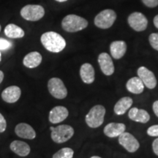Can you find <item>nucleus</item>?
Instances as JSON below:
<instances>
[{"instance_id":"f3484780","label":"nucleus","mask_w":158,"mask_h":158,"mask_svg":"<svg viewBox=\"0 0 158 158\" xmlns=\"http://www.w3.org/2000/svg\"><path fill=\"white\" fill-rule=\"evenodd\" d=\"M80 76L82 81L86 84H91L94 81V70L89 63L83 64L80 68Z\"/></svg>"},{"instance_id":"20e7f679","label":"nucleus","mask_w":158,"mask_h":158,"mask_svg":"<svg viewBox=\"0 0 158 158\" xmlns=\"http://www.w3.org/2000/svg\"><path fill=\"white\" fill-rule=\"evenodd\" d=\"M74 135V129L68 124H61L51 130V137L56 143H62L69 141Z\"/></svg>"},{"instance_id":"39448f33","label":"nucleus","mask_w":158,"mask_h":158,"mask_svg":"<svg viewBox=\"0 0 158 158\" xmlns=\"http://www.w3.org/2000/svg\"><path fill=\"white\" fill-rule=\"evenodd\" d=\"M116 19V14L113 10H104L94 18V24L98 28L106 29L111 27Z\"/></svg>"},{"instance_id":"9d476101","label":"nucleus","mask_w":158,"mask_h":158,"mask_svg":"<svg viewBox=\"0 0 158 158\" xmlns=\"http://www.w3.org/2000/svg\"><path fill=\"white\" fill-rule=\"evenodd\" d=\"M138 76L143 83L144 86H146L149 89H153L157 86V78L151 70L146 68V67H140L137 71Z\"/></svg>"},{"instance_id":"393cba45","label":"nucleus","mask_w":158,"mask_h":158,"mask_svg":"<svg viewBox=\"0 0 158 158\" xmlns=\"http://www.w3.org/2000/svg\"><path fill=\"white\" fill-rule=\"evenodd\" d=\"M149 41L151 46L154 49L158 51V34L157 33H152L149 35Z\"/></svg>"},{"instance_id":"7ed1b4c3","label":"nucleus","mask_w":158,"mask_h":158,"mask_svg":"<svg viewBox=\"0 0 158 158\" xmlns=\"http://www.w3.org/2000/svg\"><path fill=\"white\" fill-rule=\"evenodd\" d=\"M106 108L101 105L94 106L89 110L85 117V121L89 127L97 128L101 126L104 122Z\"/></svg>"},{"instance_id":"5701e85b","label":"nucleus","mask_w":158,"mask_h":158,"mask_svg":"<svg viewBox=\"0 0 158 158\" xmlns=\"http://www.w3.org/2000/svg\"><path fill=\"white\" fill-rule=\"evenodd\" d=\"M5 34L7 37L10 38H22L25 35V32L23 29L19 26L13 24V23H10L5 28Z\"/></svg>"},{"instance_id":"9b49d317","label":"nucleus","mask_w":158,"mask_h":158,"mask_svg":"<svg viewBox=\"0 0 158 158\" xmlns=\"http://www.w3.org/2000/svg\"><path fill=\"white\" fill-rule=\"evenodd\" d=\"M69 111L64 106H55L51 110L48 115L49 122L52 124H59L68 118Z\"/></svg>"},{"instance_id":"423d86ee","label":"nucleus","mask_w":158,"mask_h":158,"mask_svg":"<svg viewBox=\"0 0 158 158\" xmlns=\"http://www.w3.org/2000/svg\"><path fill=\"white\" fill-rule=\"evenodd\" d=\"M45 15V10L41 5H27L21 10V15L23 19L29 21L40 20Z\"/></svg>"},{"instance_id":"f257e3e1","label":"nucleus","mask_w":158,"mask_h":158,"mask_svg":"<svg viewBox=\"0 0 158 158\" xmlns=\"http://www.w3.org/2000/svg\"><path fill=\"white\" fill-rule=\"evenodd\" d=\"M40 41L44 48L52 53H59L66 47V41L55 31H47L41 35Z\"/></svg>"},{"instance_id":"72a5a7b5","label":"nucleus","mask_w":158,"mask_h":158,"mask_svg":"<svg viewBox=\"0 0 158 158\" xmlns=\"http://www.w3.org/2000/svg\"><path fill=\"white\" fill-rule=\"evenodd\" d=\"M55 1L59 2H64L68 1V0H55Z\"/></svg>"},{"instance_id":"0eeeda50","label":"nucleus","mask_w":158,"mask_h":158,"mask_svg":"<svg viewBox=\"0 0 158 158\" xmlns=\"http://www.w3.org/2000/svg\"><path fill=\"white\" fill-rule=\"evenodd\" d=\"M48 89L54 98L62 100L68 96V89L64 82L59 78H51L48 82Z\"/></svg>"},{"instance_id":"cd10ccee","label":"nucleus","mask_w":158,"mask_h":158,"mask_svg":"<svg viewBox=\"0 0 158 158\" xmlns=\"http://www.w3.org/2000/svg\"><path fill=\"white\" fill-rule=\"evenodd\" d=\"M7 128V122L4 116L0 113V133H4Z\"/></svg>"},{"instance_id":"f03ea898","label":"nucleus","mask_w":158,"mask_h":158,"mask_svg":"<svg viewBox=\"0 0 158 158\" xmlns=\"http://www.w3.org/2000/svg\"><path fill=\"white\" fill-rule=\"evenodd\" d=\"M88 26V21L84 18L76 15H68L63 19L62 27L68 32H76L86 29Z\"/></svg>"},{"instance_id":"6e6552de","label":"nucleus","mask_w":158,"mask_h":158,"mask_svg":"<svg viewBox=\"0 0 158 158\" xmlns=\"http://www.w3.org/2000/svg\"><path fill=\"white\" fill-rule=\"evenodd\" d=\"M128 23L132 29L136 31H143L147 28L148 20L143 13L134 12L129 15Z\"/></svg>"},{"instance_id":"b1692460","label":"nucleus","mask_w":158,"mask_h":158,"mask_svg":"<svg viewBox=\"0 0 158 158\" xmlns=\"http://www.w3.org/2000/svg\"><path fill=\"white\" fill-rule=\"evenodd\" d=\"M73 155L74 151L71 148L64 147L55 153L52 158H73Z\"/></svg>"},{"instance_id":"aec40b11","label":"nucleus","mask_w":158,"mask_h":158,"mask_svg":"<svg viewBox=\"0 0 158 158\" xmlns=\"http://www.w3.org/2000/svg\"><path fill=\"white\" fill-rule=\"evenodd\" d=\"M42 60V55L37 51H32L24 56L23 59V64L28 68H35L41 64Z\"/></svg>"},{"instance_id":"ddd939ff","label":"nucleus","mask_w":158,"mask_h":158,"mask_svg":"<svg viewBox=\"0 0 158 158\" xmlns=\"http://www.w3.org/2000/svg\"><path fill=\"white\" fill-rule=\"evenodd\" d=\"M21 95V90L17 86H10L5 89L1 94L2 99L7 103H15Z\"/></svg>"},{"instance_id":"a211bd4d","label":"nucleus","mask_w":158,"mask_h":158,"mask_svg":"<svg viewBox=\"0 0 158 158\" xmlns=\"http://www.w3.org/2000/svg\"><path fill=\"white\" fill-rule=\"evenodd\" d=\"M126 51H127V44L124 41H114L110 45V54L115 59H119L122 58L125 54Z\"/></svg>"},{"instance_id":"473e14b6","label":"nucleus","mask_w":158,"mask_h":158,"mask_svg":"<svg viewBox=\"0 0 158 158\" xmlns=\"http://www.w3.org/2000/svg\"><path fill=\"white\" fill-rule=\"evenodd\" d=\"M4 77H5V75H4V73L2 70H0V84L3 81Z\"/></svg>"},{"instance_id":"c9c22d12","label":"nucleus","mask_w":158,"mask_h":158,"mask_svg":"<svg viewBox=\"0 0 158 158\" xmlns=\"http://www.w3.org/2000/svg\"><path fill=\"white\" fill-rule=\"evenodd\" d=\"M1 56H2V54H1V53H0V61H1Z\"/></svg>"},{"instance_id":"4be33fe9","label":"nucleus","mask_w":158,"mask_h":158,"mask_svg":"<svg viewBox=\"0 0 158 158\" xmlns=\"http://www.w3.org/2000/svg\"><path fill=\"white\" fill-rule=\"evenodd\" d=\"M126 88L128 92L135 94H141L144 90V84L139 77H133L127 81Z\"/></svg>"},{"instance_id":"2f4dec72","label":"nucleus","mask_w":158,"mask_h":158,"mask_svg":"<svg viewBox=\"0 0 158 158\" xmlns=\"http://www.w3.org/2000/svg\"><path fill=\"white\" fill-rule=\"evenodd\" d=\"M153 22H154V24L155 26V27H157L158 29V15H157L155 18H154Z\"/></svg>"},{"instance_id":"c756f323","label":"nucleus","mask_w":158,"mask_h":158,"mask_svg":"<svg viewBox=\"0 0 158 158\" xmlns=\"http://www.w3.org/2000/svg\"><path fill=\"white\" fill-rule=\"evenodd\" d=\"M152 149L154 153L158 156V138H156L152 143Z\"/></svg>"},{"instance_id":"2eb2a0df","label":"nucleus","mask_w":158,"mask_h":158,"mask_svg":"<svg viewBox=\"0 0 158 158\" xmlns=\"http://www.w3.org/2000/svg\"><path fill=\"white\" fill-rule=\"evenodd\" d=\"M125 130L126 126L124 124L111 122L104 127L103 132L107 137L116 138L118 137L122 133L125 132Z\"/></svg>"},{"instance_id":"f8f14e48","label":"nucleus","mask_w":158,"mask_h":158,"mask_svg":"<svg viewBox=\"0 0 158 158\" xmlns=\"http://www.w3.org/2000/svg\"><path fill=\"white\" fill-rule=\"evenodd\" d=\"M98 63L102 72L106 76H111L114 73V64L111 57L107 53H101L98 56Z\"/></svg>"},{"instance_id":"7c9ffc66","label":"nucleus","mask_w":158,"mask_h":158,"mask_svg":"<svg viewBox=\"0 0 158 158\" xmlns=\"http://www.w3.org/2000/svg\"><path fill=\"white\" fill-rule=\"evenodd\" d=\"M152 108H153L154 113H155V115L158 117V100H156V101L154 102Z\"/></svg>"},{"instance_id":"1a4fd4ad","label":"nucleus","mask_w":158,"mask_h":158,"mask_svg":"<svg viewBox=\"0 0 158 158\" xmlns=\"http://www.w3.org/2000/svg\"><path fill=\"white\" fill-rule=\"evenodd\" d=\"M118 143L130 153L135 152L140 147L138 140L132 134L127 132H124L118 136Z\"/></svg>"},{"instance_id":"c85d7f7f","label":"nucleus","mask_w":158,"mask_h":158,"mask_svg":"<svg viewBox=\"0 0 158 158\" xmlns=\"http://www.w3.org/2000/svg\"><path fill=\"white\" fill-rule=\"evenodd\" d=\"M142 2L148 7H155L158 5V0H141Z\"/></svg>"},{"instance_id":"a878e982","label":"nucleus","mask_w":158,"mask_h":158,"mask_svg":"<svg viewBox=\"0 0 158 158\" xmlns=\"http://www.w3.org/2000/svg\"><path fill=\"white\" fill-rule=\"evenodd\" d=\"M147 134L151 137H158V124L152 125L148 128Z\"/></svg>"},{"instance_id":"4468645a","label":"nucleus","mask_w":158,"mask_h":158,"mask_svg":"<svg viewBox=\"0 0 158 158\" xmlns=\"http://www.w3.org/2000/svg\"><path fill=\"white\" fill-rule=\"evenodd\" d=\"M15 133L20 138L32 140L36 138V132L34 128L29 124L21 122L18 124L15 127Z\"/></svg>"},{"instance_id":"412c9836","label":"nucleus","mask_w":158,"mask_h":158,"mask_svg":"<svg viewBox=\"0 0 158 158\" xmlns=\"http://www.w3.org/2000/svg\"><path fill=\"white\" fill-rule=\"evenodd\" d=\"M133 99L130 97H124V98H121L118 100L114 106V113L116 115H123L129 108H130L133 105Z\"/></svg>"},{"instance_id":"f704fd0d","label":"nucleus","mask_w":158,"mask_h":158,"mask_svg":"<svg viewBox=\"0 0 158 158\" xmlns=\"http://www.w3.org/2000/svg\"><path fill=\"white\" fill-rule=\"evenodd\" d=\"M90 158H102V157H98V156H92V157H91Z\"/></svg>"},{"instance_id":"bb28decb","label":"nucleus","mask_w":158,"mask_h":158,"mask_svg":"<svg viewBox=\"0 0 158 158\" xmlns=\"http://www.w3.org/2000/svg\"><path fill=\"white\" fill-rule=\"evenodd\" d=\"M12 46V43L10 41L4 38H0V50L4 51L9 49Z\"/></svg>"},{"instance_id":"e433bc0d","label":"nucleus","mask_w":158,"mask_h":158,"mask_svg":"<svg viewBox=\"0 0 158 158\" xmlns=\"http://www.w3.org/2000/svg\"><path fill=\"white\" fill-rule=\"evenodd\" d=\"M1 29H2V27H1V25H0V31H1Z\"/></svg>"},{"instance_id":"6ab92c4d","label":"nucleus","mask_w":158,"mask_h":158,"mask_svg":"<svg viewBox=\"0 0 158 158\" xmlns=\"http://www.w3.org/2000/svg\"><path fill=\"white\" fill-rule=\"evenodd\" d=\"M10 148L11 151H13L20 157H26L31 152L30 147L28 143L22 141H18V140L11 142Z\"/></svg>"},{"instance_id":"dca6fc26","label":"nucleus","mask_w":158,"mask_h":158,"mask_svg":"<svg viewBox=\"0 0 158 158\" xmlns=\"http://www.w3.org/2000/svg\"><path fill=\"white\" fill-rule=\"evenodd\" d=\"M128 116L131 120L139 123H147L150 119V115L147 110L139 109L138 108H130L128 113Z\"/></svg>"}]
</instances>
